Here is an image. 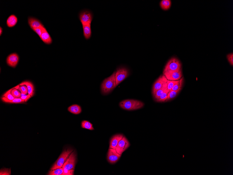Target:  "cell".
<instances>
[{"mask_svg": "<svg viewBox=\"0 0 233 175\" xmlns=\"http://www.w3.org/2000/svg\"><path fill=\"white\" fill-rule=\"evenodd\" d=\"M117 86L115 79V72L110 77L102 81L100 87L102 94L106 95L111 92Z\"/></svg>", "mask_w": 233, "mask_h": 175, "instance_id": "obj_1", "label": "cell"}, {"mask_svg": "<svg viewBox=\"0 0 233 175\" xmlns=\"http://www.w3.org/2000/svg\"><path fill=\"white\" fill-rule=\"evenodd\" d=\"M144 105L143 102L134 99L125 100L119 104V106L122 109L128 111L140 109L144 106Z\"/></svg>", "mask_w": 233, "mask_h": 175, "instance_id": "obj_2", "label": "cell"}, {"mask_svg": "<svg viewBox=\"0 0 233 175\" xmlns=\"http://www.w3.org/2000/svg\"><path fill=\"white\" fill-rule=\"evenodd\" d=\"M72 149H68L65 150L61 154L57 161L54 164L51 168V170H53L57 168L62 167L63 165L66 161L71 153L73 151Z\"/></svg>", "mask_w": 233, "mask_h": 175, "instance_id": "obj_3", "label": "cell"}, {"mask_svg": "<svg viewBox=\"0 0 233 175\" xmlns=\"http://www.w3.org/2000/svg\"><path fill=\"white\" fill-rule=\"evenodd\" d=\"M181 67V63L180 61L176 58H172L170 59L166 65L163 74L169 71L180 70L182 69Z\"/></svg>", "mask_w": 233, "mask_h": 175, "instance_id": "obj_4", "label": "cell"}, {"mask_svg": "<svg viewBox=\"0 0 233 175\" xmlns=\"http://www.w3.org/2000/svg\"><path fill=\"white\" fill-rule=\"evenodd\" d=\"M129 71L125 68H121L115 71V79L117 86L129 76Z\"/></svg>", "mask_w": 233, "mask_h": 175, "instance_id": "obj_5", "label": "cell"}, {"mask_svg": "<svg viewBox=\"0 0 233 175\" xmlns=\"http://www.w3.org/2000/svg\"><path fill=\"white\" fill-rule=\"evenodd\" d=\"M79 18L82 25L91 24L93 19V14L90 11L83 10L79 13Z\"/></svg>", "mask_w": 233, "mask_h": 175, "instance_id": "obj_6", "label": "cell"}, {"mask_svg": "<svg viewBox=\"0 0 233 175\" xmlns=\"http://www.w3.org/2000/svg\"><path fill=\"white\" fill-rule=\"evenodd\" d=\"M76 155L75 151L72 152L63 165L62 168L68 170L75 169Z\"/></svg>", "mask_w": 233, "mask_h": 175, "instance_id": "obj_7", "label": "cell"}, {"mask_svg": "<svg viewBox=\"0 0 233 175\" xmlns=\"http://www.w3.org/2000/svg\"><path fill=\"white\" fill-rule=\"evenodd\" d=\"M130 143L126 138L124 136L123 138L119 141L115 149L118 154L122 155L123 153L129 148Z\"/></svg>", "mask_w": 233, "mask_h": 175, "instance_id": "obj_8", "label": "cell"}, {"mask_svg": "<svg viewBox=\"0 0 233 175\" xmlns=\"http://www.w3.org/2000/svg\"><path fill=\"white\" fill-rule=\"evenodd\" d=\"M121 155L118 153L115 149L109 148L108 151L107 161L111 164H114L119 161Z\"/></svg>", "mask_w": 233, "mask_h": 175, "instance_id": "obj_9", "label": "cell"}, {"mask_svg": "<svg viewBox=\"0 0 233 175\" xmlns=\"http://www.w3.org/2000/svg\"><path fill=\"white\" fill-rule=\"evenodd\" d=\"M167 80L165 75H162L160 76L154 83L152 89V94L153 97L155 95L156 91L161 88L166 83Z\"/></svg>", "mask_w": 233, "mask_h": 175, "instance_id": "obj_10", "label": "cell"}, {"mask_svg": "<svg viewBox=\"0 0 233 175\" xmlns=\"http://www.w3.org/2000/svg\"><path fill=\"white\" fill-rule=\"evenodd\" d=\"M167 80L169 81H177L180 79L182 77V69L180 70L169 71L163 74Z\"/></svg>", "mask_w": 233, "mask_h": 175, "instance_id": "obj_11", "label": "cell"}, {"mask_svg": "<svg viewBox=\"0 0 233 175\" xmlns=\"http://www.w3.org/2000/svg\"><path fill=\"white\" fill-rule=\"evenodd\" d=\"M19 57L16 53L10 54L7 57L6 63L9 66L15 68L19 62Z\"/></svg>", "mask_w": 233, "mask_h": 175, "instance_id": "obj_12", "label": "cell"}, {"mask_svg": "<svg viewBox=\"0 0 233 175\" xmlns=\"http://www.w3.org/2000/svg\"><path fill=\"white\" fill-rule=\"evenodd\" d=\"M28 23L32 30L44 26L40 20L33 16H29L28 18Z\"/></svg>", "mask_w": 233, "mask_h": 175, "instance_id": "obj_13", "label": "cell"}, {"mask_svg": "<svg viewBox=\"0 0 233 175\" xmlns=\"http://www.w3.org/2000/svg\"><path fill=\"white\" fill-rule=\"evenodd\" d=\"M124 136L123 134H119L113 136L111 138L110 142L109 148L115 149L119 141L122 139Z\"/></svg>", "mask_w": 233, "mask_h": 175, "instance_id": "obj_14", "label": "cell"}, {"mask_svg": "<svg viewBox=\"0 0 233 175\" xmlns=\"http://www.w3.org/2000/svg\"><path fill=\"white\" fill-rule=\"evenodd\" d=\"M40 38L45 44L48 45L51 44L53 42V39L46 29L44 30Z\"/></svg>", "mask_w": 233, "mask_h": 175, "instance_id": "obj_15", "label": "cell"}, {"mask_svg": "<svg viewBox=\"0 0 233 175\" xmlns=\"http://www.w3.org/2000/svg\"><path fill=\"white\" fill-rule=\"evenodd\" d=\"M83 30V36L86 39L88 40L91 38L92 35L91 24L82 25Z\"/></svg>", "mask_w": 233, "mask_h": 175, "instance_id": "obj_16", "label": "cell"}, {"mask_svg": "<svg viewBox=\"0 0 233 175\" xmlns=\"http://www.w3.org/2000/svg\"><path fill=\"white\" fill-rule=\"evenodd\" d=\"M18 22V18L14 14H11L6 20V24L9 28H13L16 25Z\"/></svg>", "mask_w": 233, "mask_h": 175, "instance_id": "obj_17", "label": "cell"}, {"mask_svg": "<svg viewBox=\"0 0 233 175\" xmlns=\"http://www.w3.org/2000/svg\"><path fill=\"white\" fill-rule=\"evenodd\" d=\"M20 86L25 85L26 86L29 91L28 94L33 96L34 94V87L33 83L31 81H26L23 82L19 85Z\"/></svg>", "mask_w": 233, "mask_h": 175, "instance_id": "obj_18", "label": "cell"}, {"mask_svg": "<svg viewBox=\"0 0 233 175\" xmlns=\"http://www.w3.org/2000/svg\"><path fill=\"white\" fill-rule=\"evenodd\" d=\"M68 110L70 112L74 114H79L82 111L81 108L79 105H73L68 107Z\"/></svg>", "mask_w": 233, "mask_h": 175, "instance_id": "obj_19", "label": "cell"}, {"mask_svg": "<svg viewBox=\"0 0 233 175\" xmlns=\"http://www.w3.org/2000/svg\"><path fill=\"white\" fill-rule=\"evenodd\" d=\"M167 90V83L161 88L156 91L155 95L154 96L155 100L156 101H157L160 96H161V95Z\"/></svg>", "mask_w": 233, "mask_h": 175, "instance_id": "obj_20", "label": "cell"}, {"mask_svg": "<svg viewBox=\"0 0 233 175\" xmlns=\"http://www.w3.org/2000/svg\"><path fill=\"white\" fill-rule=\"evenodd\" d=\"M182 90V88H180L176 91L171 90L170 91L168 95H167V98L166 102L170 101L176 97Z\"/></svg>", "mask_w": 233, "mask_h": 175, "instance_id": "obj_21", "label": "cell"}, {"mask_svg": "<svg viewBox=\"0 0 233 175\" xmlns=\"http://www.w3.org/2000/svg\"><path fill=\"white\" fill-rule=\"evenodd\" d=\"M171 2L170 0H162L160 3V6L164 10H167L170 9Z\"/></svg>", "mask_w": 233, "mask_h": 175, "instance_id": "obj_22", "label": "cell"}, {"mask_svg": "<svg viewBox=\"0 0 233 175\" xmlns=\"http://www.w3.org/2000/svg\"><path fill=\"white\" fill-rule=\"evenodd\" d=\"M1 100H2L3 102L9 103L19 104L23 103V102H25V100L21 99L20 98H16L15 99L12 100H9L6 98L3 97H2V98H1Z\"/></svg>", "mask_w": 233, "mask_h": 175, "instance_id": "obj_23", "label": "cell"}, {"mask_svg": "<svg viewBox=\"0 0 233 175\" xmlns=\"http://www.w3.org/2000/svg\"><path fill=\"white\" fill-rule=\"evenodd\" d=\"M81 127L84 129L92 130H94L93 124L90 122L86 120L82 121L81 124Z\"/></svg>", "mask_w": 233, "mask_h": 175, "instance_id": "obj_24", "label": "cell"}, {"mask_svg": "<svg viewBox=\"0 0 233 175\" xmlns=\"http://www.w3.org/2000/svg\"><path fill=\"white\" fill-rule=\"evenodd\" d=\"M63 169L61 168H57L49 171L48 175H63Z\"/></svg>", "mask_w": 233, "mask_h": 175, "instance_id": "obj_25", "label": "cell"}, {"mask_svg": "<svg viewBox=\"0 0 233 175\" xmlns=\"http://www.w3.org/2000/svg\"><path fill=\"white\" fill-rule=\"evenodd\" d=\"M169 91H170L168 90H167L165 92H164L163 94L161 95V96H160L159 98L156 101L160 102H166L167 99V95H168Z\"/></svg>", "mask_w": 233, "mask_h": 175, "instance_id": "obj_26", "label": "cell"}, {"mask_svg": "<svg viewBox=\"0 0 233 175\" xmlns=\"http://www.w3.org/2000/svg\"><path fill=\"white\" fill-rule=\"evenodd\" d=\"M16 88L19 90L22 94L26 95L29 93L27 87L25 85H21L20 87L19 85H18L16 87Z\"/></svg>", "mask_w": 233, "mask_h": 175, "instance_id": "obj_27", "label": "cell"}, {"mask_svg": "<svg viewBox=\"0 0 233 175\" xmlns=\"http://www.w3.org/2000/svg\"><path fill=\"white\" fill-rule=\"evenodd\" d=\"M183 77L180 79L178 80L177 82L175 84L171 90L176 91L178 90L179 89L182 88L183 83Z\"/></svg>", "mask_w": 233, "mask_h": 175, "instance_id": "obj_28", "label": "cell"}, {"mask_svg": "<svg viewBox=\"0 0 233 175\" xmlns=\"http://www.w3.org/2000/svg\"><path fill=\"white\" fill-rule=\"evenodd\" d=\"M13 88L12 90L11 91V94L14 97L17 98H20L21 96V94L20 92L19 91L17 90V89L15 87V89Z\"/></svg>", "mask_w": 233, "mask_h": 175, "instance_id": "obj_29", "label": "cell"}, {"mask_svg": "<svg viewBox=\"0 0 233 175\" xmlns=\"http://www.w3.org/2000/svg\"><path fill=\"white\" fill-rule=\"evenodd\" d=\"M13 89H11L10 90L7 91L5 93V94L3 95L2 97L6 98L7 99L10 100H12L15 99L16 98L14 97L12 95V94H11V91Z\"/></svg>", "mask_w": 233, "mask_h": 175, "instance_id": "obj_30", "label": "cell"}, {"mask_svg": "<svg viewBox=\"0 0 233 175\" xmlns=\"http://www.w3.org/2000/svg\"><path fill=\"white\" fill-rule=\"evenodd\" d=\"M178 81H169L167 80V90L170 91L171 89L176 84L177 82Z\"/></svg>", "mask_w": 233, "mask_h": 175, "instance_id": "obj_31", "label": "cell"}, {"mask_svg": "<svg viewBox=\"0 0 233 175\" xmlns=\"http://www.w3.org/2000/svg\"><path fill=\"white\" fill-rule=\"evenodd\" d=\"M46 29V28L44 26H43L33 29V31H34L39 37H40L41 35L42 34V33L43 32V31Z\"/></svg>", "mask_w": 233, "mask_h": 175, "instance_id": "obj_32", "label": "cell"}, {"mask_svg": "<svg viewBox=\"0 0 233 175\" xmlns=\"http://www.w3.org/2000/svg\"><path fill=\"white\" fill-rule=\"evenodd\" d=\"M63 169V175H74V169H71L70 170H68V169Z\"/></svg>", "mask_w": 233, "mask_h": 175, "instance_id": "obj_33", "label": "cell"}, {"mask_svg": "<svg viewBox=\"0 0 233 175\" xmlns=\"http://www.w3.org/2000/svg\"><path fill=\"white\" fill-rule=\"evenodd\" d=\"M227 59L230 64L232 66H233V54H229L227 56Z\"/></svg>", "mask_w": 233, "mask_h": 175, "instance_id": "obj_34", "label": "cell"}, {"mask_svg": "<svg viewBox=\"0 0 233 175\" xmlns=\"http://www.w3.org/2000/svg\"><path fill=\"white\" fill-rule=\"evenodd\" d=\"M22 95L21 96L20 98H21V99H23L25 100V102H26L28 100H29L30 98H31V96L29 95L28 94L27 95H23L22 94Z\"/></svg>", "mask_w": 233, "mask_h": 175, "instance_id": "obj_35", "label": "cell"}, {"mask_svg": "<svg viewBox=\"0 0 233 175\" xmlns=\"http://www.w3.org/2000/svg\"><path fill=\"white\" fill-rule=\"evenodd\" d=\"M3 29L1 27H0V36H1L3 33Z\"/></svg>", "mask_w": 233, "mask_h": 175, "instance_id": "obj_36", "label": "cell"}]
</instances>
